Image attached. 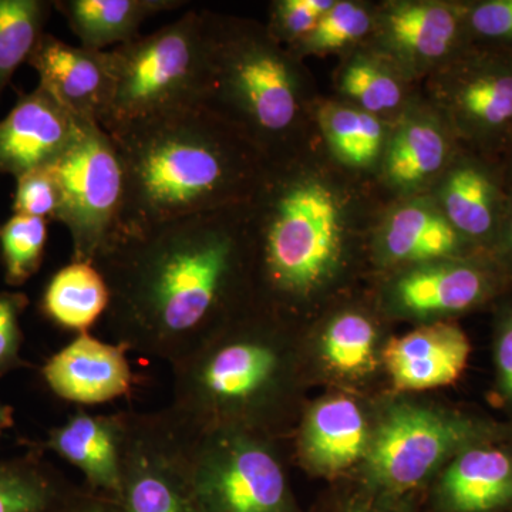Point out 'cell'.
Returning a JSON list of instances; mask_svg holds the SVG:
<instances>
[{
  "label": "cell",
  "mask_w": 512,
  "mask_h": 512,
  "mask_svg": "<svg viewBox=\"0 0 512 512\" xmlns=\"http://www.w3.org/2000/svg\"><path fill=\"white\" fill-rule=\"evenodd\" d=\"M247 204L116 239L94 262L120 348L171 365L218 330L248 245Z\"/></svg>",
  "instance_id": "obj_1"
},
{
  "label": "cell",
  "mask_w": 512,
  "mask_h": 512,
  "mask_svg": "<svg viewBox=\"0 0 512 512\" xmlns=\"http://www.w3.org/2000/svg\"><path fill=\"white\" fill-rule=\"evenodd\" d=\"M109 136L126 175L119 224L109 244L167 222L247 204L264 177L258 148L205 104Z\"/></svg>",
  "instance_id": "obj_2"
},
{
  "label": "cell",
  "mask_w": 512,
  "mask_h": 512,
  "mask_svg": "<svg viewBox=\"0 0 512 512\" xmlns=\"http://www.w3.org/2000/svg\"><path fill=\"white\" fill-rule=\"evenodd\" d=\"M279 177L266 184L261 178L251 197L256 201L251 207L255 215L248 214V222L254 227L251 234L269 289L279 295L305 296L338 265L342 210L328 185L315 178Z\"/></svg>",
  "instance_id": "obj_3"
},
{
  "label": "cell",
  "mask_w": 512,
  "mask_h": 512,
  "mask_svg": "<svg viewBox=\"0 0 512 512\" xmlns=\"http://www.w3.org/2000/svg\"><path fill=\"white\" fill-rule=\"evenodd\" d=\"M204 104L239 128L261 153L288 136L298 121V77L272 35L228 25L208 13Z\"/></svg>",
  "instance_id": "obj_4"
},
{
  "label": "cell",
  "mask_w": 512,
  "mask_h": 512,
  "mask_svg": "<svg viewBox=\"0 0 512 512\" xmlns=\"http://www.w3.org/2000/svg\"><path fill=\"white\" fill-rule=\"evenodd\" d=\"M113 94L99 126L114 133L204 104L208 84V13L188 10L171 25L109 50Z\"/></svg>",
  "instance_id": "obj_5"
},
{
  "label": "cell",
  "mask_w": 512,
  "mask_h": 512,
  "mask_svg": "<svg viewBox=\"0 0 512 512\" xmlns=\"http://www.w3.org/2000/svg\"><path fill=\"white\" fill-rule=\"evenodd\" d=\"M512 436V427L460 413L423 407H394L367 447V474L384 497L419 487L458 451L481 441Z\"/></svg>",
  "instance_id": "obj_6"
},
{
  "label": "cell",
  "mask_w": 512,
  "mask_h": 512,
  "mask_svg": "<svg viewBox=\"0 0 512 512\" xmlns=\"http://www.w3.org/2000/svg\"><path fill=\"white\" fill-rule=\"evenodd\" d=\"M178 424L204 512H298L271 448L241 430L197 431Z\"/></svg>",
  "instance_id": "obj_7"
},
{
  "label": "cell",
  "mask_w": 512,
  "mask_h": 512,
  "mask_svg": "<svg viewBox=\"0 0 512 512\" xmlns=\"http://www.w3.org/2000/svg\"><path fill=\"white\" fill-rule=\"evenodd\" d=\"M62 191L57 221L69 229L73 262L94 265L116 234L126 175L113 140L96 123H86L82 136L50 165Z\"/></svg>",
  "instance_id": "obj_8"
},
{
  "label": "cell",
  "mask_w": 512,
  "mask_h": 512,
  "mask_svg": "<svg viewBox=\"0 0 512 512\" xmlns=\"http://www.w3.org/2000/svg\"><path fill=\"white\" fill-rule=\"evenodd\" d=\"M119 512H204L188 464L184 431L170 413L123 416Z\"/></svg>",
  "instance_id": "obj_9"
},
{
  "label": "cell",
  "mask_w": 512,
  "mask_h": 512,
  "mask_svg": "<svg viewBox=\"0 0 512 512\" xmlns=\"http://www.w3.org/2000/svg\"><path fill=\"white\" fill-rule=\"evenodd\" d=\"M86 121L64 109L43 87L20 97L0 121V174L13 177L59 161L82 136Z\"/></svg>",
  "instance_id": "obj_10"
},
{
  "label": "cell",
  "mask_w": 512,
  "mask_h": 512,
  "mask_svg": "<svg viewBox=\"0 0 512 512\" xmlns=\"http://www.w3.org/2000/svg\"><path fill=\"white\" fill-rule=\"evenodd\" d=\"M28 63L39 74V86L64 109L80 121L100 124L113 94L109 50L72 46L45 33Z\"/></svg>",
  "instance_id": "obj_11"
},
{
  "label": "cell",
  "mask_w": 512,
  "mask_h": 512,
  "mask_svg": "<svg viewBox=\"0 0 512 512\" xmlns=\"http://www.w3.org/2000/svg\"><path fill=\"white\" fill-rule=\"evenodd\" d=\"M434 510L512 511V436L481 441L458 451L440 476Z\"/></svg>",
  "instance_id": "obj_12"
},
{
  "label": "cell",
  "mask_w": 512,
  "mask_h": 512,
  "mask_svg": "<svg viewBox=\"0 0 512 512\" xmlns=\"http://www.w3.org/2000/svg\"><path fill=\"white\" fill-rule=\"evenodd\" d=\"M470 353V340L463 329L439 322L390 340L383 360L397 390L419 392L457 382Z\"/></svg>",
  "instance_id": "obj_13"
},
{
  "label": "cell",
  "mask_w": 512,
  "mask_h": 512,
  "mask_svg": "<svg viewBox=\"0 0 512 512\" xmlns=\"http://www.w3.org/2000/svg\"><path fill=\"white\" fill-rule=\"evenodd\" d=\"M500 276L467 259L431 262L407 272L394 288L397 302L414 315H456L493 298Z\"/></svg>",
  "instance_id": "obj_14"
},
{
  "label": "cell",
  "mask_w": 512,
  "mask_h": 512,
  "mask_svg": "<svg viewBox=\"0 0 512 512\" xmlns=\"http://www.w3.org/2000/svg\"><path fill=\"white\" fill-rule=\"evenodd\" d=\"M43 375L53 392L80 404L119 399L133 383L123 348L82 333L47 362Z\"/></svg>",
  "instance_id": "obj_15"
},
{
  "label": "cell",
  "mask_w": 512,
  "mask_h": 512,
  "mask_svg": "<svg viewBox=\"0 0 512 512\" xmlns=\"http://www.w3.org/2000/svg\"><path fill=\"white\" fill-rule=\"evenodd\" d=\"M123 433V416L80 412L50 433L47 447L82 471L90 488L116 495L120 487Z\"/></svg>",
  "instance_id": "obj_16"
},
{
  "label": "cell",
  "mask_w": 512,
  "mask_h": 512,
  "mask_svg": "<svg viewBox=\"0 0 512 512\" xmlns=\"http://www.w3.org/2000/svg\"><path fill=\"white\" fill-rule=\"evenodd\" d=\"M369 434L362 410L353 400L332 397L309 413L302 433V451L313 470L338 474L366 456Z\"/></svg>",
  "instance_id": "obj_17"
},
{
  "label": "cell",
  "mask_w": 512,
  "mask_h": 512,
  "mask_svg": "<svg viewBox=\"0 0 512 512\" xmlns=\"http://www.w3.org/2000/svg\"><path fill=\"white\" fill-rule=\"evenodd\" d=\"M183 0H59L53 6L83 47L107 52L133 42L151 16L183 8Z\"/></svg>",
  "instance_id": "obj_18"
},
{
  "label": "cell",
  "mask_w": 512,
  "mask_h": 512,
  "mask_svg": "<svg viewBox=\"0 0 512 512\" xmlns=\"http://www.w3.org/2000/svg\"><path fill=\"white\" fill-rule=\"evenodd\" d=\"M384 256L399 264H431L457 259L470 244L440 208L412 202L392 212L382 231Z\"/></svg>",
  "instance_id": "obj_19"
},
{
  "label": "cell",
  "mask_w": 512,
  "mask_h": 512,
  "mask_svg": "<svg viewBox=\"0 0 512 512\" xmlns=\"http://www.w3.org/2000/svg\"><path fill=\"white\" fill-rule=\"evenodd\" d=\"M440 202L444 217L468 242L500 235V190L483 165L464 161L451 168L441 185Z\"/></svg>",
  "instance_id": "obj_20"
},
{
  "label": "cell",
  "mask_w": 512,
  "mask_h": 512,
  "mask_svg": "<svg viewBox=\"0 0 512 512\" xmlns=\"http://www.w3.org/2000/svg\"><path fill=\"white\" fill-rule=\"evenodd\" d=\"M466 13L443 3H406L384 16L387 43L404 59L429 63L456 45Z\"/></svg>",
  "instance_id": "obj_21"
},
{
  "label": "cell",
  "mask_w": 512,
  "mask_h": 512,
  "mask_svg": "<svg viewBox=\"0 0 512 512\" xmlns=\"http://www.w3.org/2000/svg\"><path fill=\"white\" fill-rule=\"evenodd\" d=\"M450 100L468 133L477 137L503 133L512 126L511 64H474L454 84Z\"/></svg>",
  "instance_id": "obj_22"
},
{
  "label": "cell",
  "mask_w": 512,
  "mask_h": 512,
  "mask_svg": "<svg viewBox=\"0 0 512 512\" xmlns=\"http://www.w3.org/2000/svg\"><path fill=\"white\" fill-rule=\"evenodd\" d=\"M109 286L97 266L72 262L60 269L47 286L45 309L64 328L86 330L107 312Z\"/></svg>",
  "instance_id": "obj_23"
},
{
  "label": "cell",
  "mask_w": 512,
  "mask_h": 512,
  "mask_svg": "<svg viewBox=\"0 0 512 512\" xmlns=\"http://www.w3.org/2000/svg\"><path fill=\"white\" fill-rule=\"evenodd\" d=\"M448 157V140L439 123L414 119L396 131L384 157L387 180L406 190L439 173Z\"/></svg>",
  "instance_id": "obj_24"
},
{
  "label": "cell",
  "mask_w": 512,
  "mask_h": 512,
  "mask_svg": "<svg viewBox=\"0 0 512 512\" xmlns=\"http://www.w3.org/2000/svg\"><path fill=\"white\" fill-rule=\"evenodd\" d=\"M53 2L0 0V96L45 35Z\"/></svg>",
  "instance_id": "obj_25"
},
{
  "label": "cell",
  "mask_w": 512,
  "mask_h": 512,
  "mask_svg": "<svg viewBox=\"0 0 512 512\" xmlns=\"http://www.w3.org/2000/svg\"><path fill=\"white\" fill-rule=\"evenodd\" d=\"M319 123L333 153L350 167H367L379 157L383 127L375 114L332 103L320 110Z\"/></svg>",
  "instance_id": "obj_26"
},
{
  "label": "cell",
  "mask_w": 512,
  "mask_h": 512,
  "mask_svg": "<svg viewBox=\"0 0 512 512\" xmlns=\"http://www.w3.org/2000/svg\"><path fill=\"white\" fill-rule=\"evenodd\" d=\"M376 330L359 313H343L329 323L322 336V353L328 365L342 375H365L373 366Z\"/></svg>",
  "instance_id": "obj_27"
},
{
  "label": "cell",
  "mask_w": 512,
  "mask_h": 512,
  "mask_svg": "<svg viewBox=\"0 0 512 512\" xmlns=\"http://www.w3.org/2000/svg\"><path fill=\"white\" fill-rule=\"evenodd\" d=\"M67 490L35 467L0 464V512H47Z\"/></svg>",
  "instance_id": "obj_28"
},
{
  "label": "cell",
  "mask_w": 512,
  "mask_h": 512,
  "mask_svg": "<svg viewBox=\"0 0 512 512\" xmlns=\"http://www.w3.org/2000/svg\"><path fill=\"white\" fill-rule=\"evenodd\" d=\"M47 239V221L15 214L0 231L6 282L19 286L35 274L42 264Z\"/></svg>",
  "instance_id": "obj_29"
},
{
  "label": "cell",
  "mask_w": 512,
  "mask_h": 512,
  "mask_svg": "<svg viewBox=\"0 0 512 512\" xmlns=\"http://www.w3.org/2000/svg\"><path fill=\"white\" fill-rule=\"evenodd\" d=\"M342 92L367 113L392 110L402 100V89L392 74L369 60H355L342 74Z\"/></svg>",
  "instance_id": "obj_30"
},
{
  "label": "cell",
  "mask_w": 512,
  "mask_h": 512,
  "mask_svg": "<svg viewBox=\"0 0 512 512\" xmlns=\"http://www.w3.org/2000/svg\"><path fill=\"white\" fill-rule=\"evenodd\" d=\"M369 28L370 16L365 9L352 2H335L303 39V46L313 52L340 49L365 36Z\"/></svg>",
  "instance_id": "obj_31"
},
{
  "label": "cell",
  "mask_w": 512,
  "mask_h": 512,
  "mask_svg": "<svg viewBox=\"0 0 512 512\" xmlns=\"http://www.w3.org/2000/svg\"><path fill=\"white\" fill-rule=\"evenodd\" d=\"M15 214L55 220L62 210V191L52 168H40L16 178Z\"/></svg>",
  "instance_id": "obj_32"
},
{
  "label": "cell",
  "mask_w": 512,
  "mask_h": 512,
  "mask_svg": "<svg viewBox=\"0 0 512 512\" xmlns=\"http://www.w3.org/2000/svg\"><path fill=\"white\" fill-rule=\"evenodd\" d=\"M333 5V0H282L274 6L271 33L285 39H305Z\"/></svg>",
  "instance_id": "obj_33"
},
{
  "label": "cell",
  "mask_w": 512,
  "mask_h": 512,
  "mask_svg": "<svg viewBox=\"0 0 512 512\" xmlns=\"http://www.w3.org/2000/svg\"><path fill=\"white\" fill-rule=\"evenodd\" d=\"M468 28L484 39L512 42V0H488L466 13Z\"/></svg>",
  "instance_id": "obj_34"
},
{
  "label": "cell",
  "mask_w": 512,
  "mask_h": 512,
  "mask_svg": "<svg viewBox=\"0 0 512 512\" xmlns=\"http://www.w3.org/2000/svg\"><path fill=\"white\" fill-rule=\"evenodd\" d=\"M26 298L18 293H0V373L18 362L19 315Z\"/></svg>",
  "instance_id": "obj_35"
},
{
  "label": "cell",
  "mask_w": 512,
  "mask_h": 512,
  "mask_svg": "<svg viewBox=\"0 0 512 512\" xmlns=\"http://www.w3.org/2000/svg\"><path fill=\"white\" fill-rule=\"evenodd\" d=\"M495 326L494 362L498 389L512 407V305L501 309Z\"/></svg>",
  "instance_id": "obj_36"
},
{
  "label": "cell",
  "mask_w": 512,
  "mask_h": 512,
  "mask_svg": "<svg viewBox=\"0 0 512 512\" xmlns=\"http://www.w3.org/2000/svg\"><path fill=\"white\" fill-rule=\"evenodd\" d=\"M47 512H119L114 495L93 490L89 485L69 487Z\"/></svg>",
  "instance_id": "obj_37"
},
{
  "label": "cell",
  "mask_w": 512,
  "mask_h": 512,
  "mask_svg": "<svg viewBox=\"0 0 512 512\" xmlns=\"http://www.w3.org/2000/svg\"><path fill=\"white\" fill-rule=\"evenodd\" d=\"M498 237L501 238L503 248H505V251H507L512 258V207L511 210L508 211L503 224H501L500 235H498Z\"/></svg>",
  "instance_id": "obj_38"
},
{
  "label": "cell",
  "mask_w": 512,
  "mask_h": 512,
  "mask_svg": "<svg viewBox=\"0 0 512 512\" xmlns=\"http://www.w3.org/2000/svg\"><path fill=\"white\" fill-rule=\"evenodd\" d=\"M339 512H393L387 510L384 507H377V505H369V504H355L349 505V507L343 508Z\"/></svg>",
  "instance_id": "obj_39"
},
{
  "label": "cell",
  "mask_w": 512,
  "mask_h": 512,
  "mask_svg": "<svg viewBox=\"0 0 512 512\" xmlns=\"http://www.w3.org/2000/svg\"><path fill=\"white\" fill-rule=\"evenodd\" d=\"M13 423L12 409L6 404L0 403V433L3 430L9 429Z\"/></svg>",
  "instance_id": "obj_40"
}]
</instances>
